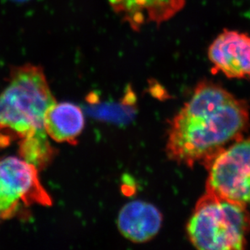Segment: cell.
<instances>
[{
	"label": "cell",
	"mask_w": 250,
	"mask_h": 250,
	"mask_svg": "<svg viewBox=\"0 0 250 250\" xmlns=\"http://www.w3.org/2000/svg\"><path fill=\"white\" fill-rule=\"evenodd\" d=\"M132 96H130V97ZM130 97L122 103H103L95 104L87 110L96 118L109 121L114 123H128L135 114V109L131 107Z\"/></svg>",
	"instance_id": "30bf717a"
},
{
	"label": "cell",
	"mask_w": 250,
	"mask_h": 250,
	"mask_svg": "<svg viewBox=\"0 0 250 250\" xmlns=\"http://www.w3.org/2000/svg\"><path fill=\"white\" fill-rule=\"evenodd\" d=\"M206 189L250 206V137L227 146L208 166Z\"/></svg>",
	"instance_id": "5b68a950"
},
{
	"label": "cell",
	"mask_w": 250,
	"mask_h": 250,
	"mask_svg": "<svg viewBox=\"0 0 250 250\" xmlns=\"http://www.w3.org/2000/svg\"><path fill=\"white\" fill-rule=\"evenodd\" d=\"M38 171L21 157L0 158V219L13 217L22 207L52 204Z\"/></svg>",
	"instance_id": "277c9868"
},
{
	"label": "cell",
	"mask_w": 250,
	"mask_h": 250,
	"mask_svg": "<svg viewBox=\"0 0 250 250\" xmlns=\"http://www.w3.org/2000/svg\"><path fill=\"white\" fill-rule=\"evenodd\" d=\"M13 1H16V2H25V1H28V0H13Z\"/></svg>",
	"instance_id": "8fae6325"
},
{
	"label": "cell",
	"mask_w": 250,
	"mask_h": 250,
	"mask_svg": "<svg viewBox=\"0 0 250 250\" xmlns=\"http://www.w3.org/2000/svg\"><path fill=\"white\" fill-rule=\"evenodd\" d=\"M84 124L83 110L71 102H55L48 108L44 117L45 132L58 143L77 144Z\"/></svg>",
	"instance_id": "ba28073f"
},
{
	"label": "cell",
	"mask_w": 250,
	"mask_h": 250,
	"mask_svg": "<svg viewBox=\"0 0 250 250\" xmlns=\"http://www.w3.org/2000/svg\"><path fill=\"white\" fill-rule=\"evenodd\" d=\"M163 223L161 211L151 203L133 201L125 204L118 214V230L134 243H145L157 235Z\"/></svg>",
	"instance_id": "52a82bcc"
},
{
	"label": "cell",
	"mask_w": 250,
	"mask_h": 250,
	"mask_svg": "<svg viewBox=\"0 0 250 250\" xmlns=\"http://www.w3.org/2000/svg\"><path fill=\"white\" fill-rule=\"evenodd\" d=\"M55 102L42 69L31 64L13 69L0 94V147L17 142L24 161L38 170L49 166L55 153L44 117Z\"/></svg>",
	"instance_id": "7a4b0ae2"
},
{
	"label": "cell",
	"mask_w": 250,
	"mask_h": 250,
	"mask_svg": "<svg viewBox=\"0 0 250 250\" xmlns=\"http://www.w3.org/2000/svg\"><path fill=\"white\" fill-rule=\"evenodd\" d=\"M250 125V107L220 85L201 82L170 122L168 158L192 167L208 166L215 156L244 137Z\"/></svg>",
	"instance_id": "6da1fadb"
},
{
	"label": "cell",
	"mask_w": 250,
	"mask_h": 250,
	"mask_svg": "<svg viewBox=\"0 0 250 250\" xmlns=\"http://www.w3.org/2000/svg\"><path fill=\"white\" fill-rule=\"evenodd\" d=\"M187 231L198 250H244L250 232L248 207L206 189L196 203Z\"/></svg>",
	"instance_id": "3957f363"
},
{
	"label": "cell",
	"mask_w": 250,
	"mask_h": 250,
	"mask_svg": "<svg viewBox=\"0 0 250 250\" xmlns=\"http://www.w3.org/2000/svg\"><path fill=\"white\" fill-rule=\"evenodd\" d=\"M130 25L139 28L150 22L161 24L181 11L186 0H112Z\"/></svg>",
	"instance_id": "9c48e42d"
},
{
	"label": "cell",
	"mask_w": 250,
	"mask_h": 250,
	"mask_svg": "<svg viewBox=\"0 0 250 250\" xmlns=\"http://www.w3.org/2000/svg\"><path fill=\"white\" fill-rule=\"evenodd\" d=\"M213 71L231 79H250V36L225 30L208 49Z\"/></svg>",
	"instance_id": "8992f818"
}]
</instances>
